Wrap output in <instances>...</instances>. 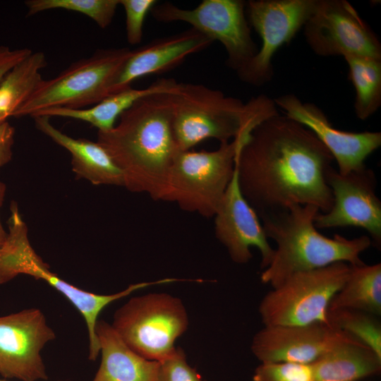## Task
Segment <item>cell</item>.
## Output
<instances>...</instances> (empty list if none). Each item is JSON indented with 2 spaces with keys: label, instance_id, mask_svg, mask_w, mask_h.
Wrapping results in <instances>:
<instances>
[{
  "label": "cell",
  "instance_id": "cell-27",
  "mask_svg": "<svg viewBox=\"0 0 381 381\" xmlns=\"http://www.w3.org/2000/svg\"><path fill=\"white\" fill-rule=\"evenodd\" d=\"M28 16L49 9L62 8L81 13L104 29L111 23L119 0H28Z\"/></svg>",
  "mask_w": 381,
  "mask_h": 381
},
{
  "label": "cell",
  "instance_id": "cell-29",
  "mask_svg": "<svg viewBox=\"0 0 381 381\" xmlns=\"http://www.w3.org/2000/svg\"><path fill=\"white\" fill-rule=\"evenodd\" d=\"M156 381H205L186 361V354L179 348L167 358L159 361Z\"/></svg>",
  "mask_w": 381,
  "mask_h": 381
},
{
  "label": "cell",
  "instance_id": "cell-33",
  "mask_svg": "<svg viewBox=\"0 0 381 381\" xmlns=\"http://www.w3.org/2000/svg\"><path fill=\"white\" fill-rule=\"evenodd\" d=\"M6 193V185L0 182V208L4 202ZM7 233L5 231L1 221H0V248L6 240Z\"/></svg>",
  "mask_w": 381,
  "mask_h": 381
},
{
  "label": "cell",
  "instance_id": "cell-5",
  "mask_svg": "<svg viewBox=\"0 0 381 381\" xmlns=\"http://www.w3.org/2000/svg\"><path fill=\"white\" fill-rule=\"evenodd\" d=\"M10 210L8 233L0 248V284L19 274H27L36 279L44 280L61 293L83 317L88 332V359L96 361L100 353V346L95 329L103 309L135 291L150 285L161 284L162 281L131 284L124 290L110 295L97 294L79 289L52 272L49 266L36 253L29 241L27 225L16 202H11Z\"/></svg>",
  "mask_w": 381,
  "mask_h": 381
},
{
  "label": "cell",
  "instance_id": "cell-9",
  "mask_svg": "<svg viewBox=\"0 0 381 381\" xmlns=\"http://www.w3.org/2000/svg\"><path fill=\"white\" fill-rule=\"evenodd\" d=\"M126 344L150 361H161L176 349L188 326L182 301L165 293L131 298L114 313L111 325Z\"/></svg>",
  "mask_w": 381,
  "mask_h": 381
},
{
  "label": "cell",
  "instance_id": "cell-3",
  "mask_svg": "<svg viewBox=\"0 0 381 381\" xmlns=\"http://www.w3.org/2000/svg\"><path fill=\"white\" fill-rule=\"evenodd\" d=\"M320 210L312 205H291L287 209L261 217L268 238L277 245L260 280L274 288L291 274L344 262L362 265L360 255L371 244L368 236L352 239L339 234L328 238L314 225Z\"/></svg>",
  "mask_w": 381,
  "mask_h": 381
},
{
  "label": "cell",
  "instance_id": "cell-21",
  "mask_svg": "<svg viewBox=\"0 0 381 381\" xmlns=\"http://www.w3.org/2000/svg\"><path fill=\"white\" fill-rule=\"evenodd\" d=\"M315 381H363L381 372V357L352 337L311 363Z\"/></svg>",
  "mask_w": 381,
  "mask_h": 381
},
{
  "label": "cell",
  "instance_id": "cell-11",
  "mask_svg": "<svg viewBox=\"0 0 381 381\" xmlns=\"http://www.w3.org/2000/svg\"><path fill=\"white\" fill-rule=\"evenodd\" d=\"M318 0H250L246 13L250 26L262 40L255 56L237 73L243 83L254 86L270 82L274 75L272 59L303 28Z\"/></svg>",
  "mask_w": 381,
  "mask_h": 381
},
{
  "label": "cell",
  "instance_id": "cell-20",
  "mask_svg": "<svg viewBox=\"0 0 381 381\" xmlns=\"http://www.w3.org/2000/svg\"><path fill=\"white\" fill-rule=\"evenodd\" d=\"M95 332L102 359L92 381H156L159 361L135 353L103 320L97 321Z\"/></svg>",
  "mask_w": 381,
  "mask_h": 381
},
{
  "label": "cell",
  "instance_id": "cell-10",
  "mask_svg": "<svg viewBox=\"0 0 381 381\" xmlns=\"http://www.w3.org/2000/svg\"><path fill=\"white\" fill-rule=\"evenodd\" d=\"M246 2L241 0H202L193 8L172 3H157L150 11L159 22H183L224 47L226 64L239 73L255 56L258 48L252 39L246 16Z\"/></svg>",
  "mask_w": 381,
  "mask_h": 381
},
{
  "label": "cell",
  "instance_id": "cell-30",
  "mask_svg": "<svg viewBox=\"0 0 381 381\" xmlns=\"http://www.w3.org/2000/svg\"><path fill=\"white\" fill-rule=\"evenodd\" d=\"M157 4L156 0H119L126 13V38L130 44L141 42L145 19Z\"/></svg>",
  "mask_w": 381,
  "mask_h": 381
},
{
  "label": "cell",
  "instance_id": "cell-13",
  "mask_svg": "<svg viewBox=\"0 0 381 381\" xmlns=\"http://www.w3.org/2000/svg\"><path fill=\"white\" fill-rule=\"evenodd\" d=\"M327 182L333 204L326 213H319L314 221L316 229L356 226L365 229L371 244L381 246V201L376 195L374 171L366 167L346 174L332 167Z\"/></svg>",
  "mask_w": 381,
  "mask_h": 381
},
{
  "label": "cell",
  "instance_id": "cell-8",
  "mask_svg": "<svg viewBox=\"0 0 381 381\" xmlns=\"http://www.w3.org/2000/svg\"><path fill=\"white\" fill-rule=\"evenodd\" d=\"M350 272L344 262L294 273L262 299L259 313L264 325L329 324L331 301Z\"/></svg>",
  "mask_w": 381,
  "mask_h": 381
},
{
  "label": "cell",
  "instance_id": "cell-1",
  "mask_svg": "<svg viewBox=\"0 0 381 381\" xmlns=\"http://www.w3.org/2000/svg\"><path fill=\"white\" fill-rule=\"evenodd\" d=\"M333 162L312 131L278 113L250 132L235 163L241 190L261 217L291 205L327 212L333 195L327 174Z\"/></svg>",
  "mask_w": 381,
  "mask_h": 381
},
{
  "label": "cell",
  "instance_id": "cell-6",
  "mask_svg": "<svg viewBox=\"0 0 381 381\" xmlns=\"http://www.w3.org/2000/svg\"><path fill=\"white\" fill-rule=\"evenodd\" d=\"M249 135L222 143L212 151H179L162 201L175 202L205 217H214L233 177L236 155Z\"/></svg>",
  "mask_w": 381,
  "mask_h": 381
},
{
  "label": "cell",
  "instance_id": "cell-18",
  "mask_svg": "<svg viewBox=\"0 0 381 381\" xmlns=\"http://www.w3.org/2000/svg\"><path fill=\"white\" fill-rule=\"evenodd\" d=\"M213 42L202 32L190 28L132 50L111 85L110 95L131 87V83L139 78L173 69L189 56L208 48Z\"/></svg>",
  "mask_w": 381,
  "mask_h": 381
},
{
  "label": "cell",
  "instance_id": "cell-16",
  "mask_svg": "<svg viewBox=\"0 0 381 381\" xmlns=\"http://www.w3.org/2000/svg\"><path fill=\"white\" fill-rule=\"evenodd\" d=\"M214 217L215 236L234 262H248L252 258L250 248L255 247L261 254V269L270 265L274 249L268 242L258 214L241 190L236 163L233 177Z\"/></svg>",
  "mask_w": 381,
  "mask_h": 381
},
{
  "label": "cell",
  "instance_id": "cell-2",
  "mask_svg": "<svg viewBox=\"0 0 381 381\" xmlns=\"http://www.w3.org/2000/svg\"><path fill=\"white\" fill-rule=\"evenodd\" d=\"M173 92L140 99L119 116L111 130L97 133V142L121 171L124 187L147 193L154 200H162L179 151L172 128Z\"/></svg>",
  "mask_w": 381,
  "mask_h": 381
},
{
  "label": "cell",
  "instance_id": "cell-26",
  "mask_svg": "<svg viewBox=\"0 0 381 381\" xmlns=\"http://www.w3.org/2000/svg\"><path fill=\"white\" fill-rule=\"evenodd\" d=\"M378 317L357 310H328L329 323L373 350L381 357V323Z\"/></svg>",
  "mask_w": 381,
  "mask_h": 381
},
{
  "label": "cell",
  "instance_id": "cell-35",
  "mask_svg": "<svg viewBox=\"0 0 381 381\" xmlns=\"http://www.w3.org/2000/svg\"><path fill=\"white\" fill-rule=\"evenodd\" d=\"M363 381H365V380H363Z\"/></svg>",
  "mask_w": 381,
  "mask_h": 381
},
{
  "label": "cell",
  "instance_id": "cell-4",
  "mask_svg": "<svg viewBox=\"0 0 381 381\" xmlns=\"http://www.w3.org/2000/svg\"><path fill=\"white\" fill-rule=\"evenodd\" d=\"M278 114L274 100L260 95L247 103L202 84L179 83L172 92V128L179 151L207 139L222 143L249 134Z\"/></svg>",
  "mask_w": 381,
  "mask_h": 381
},
{
  "label": "cell",
  "instance_id": "cell-22",
  "mask_svg": "<svg viewBox=\"0 0 381 381\" xmlns=\"http://www.w3.org/2000/svg\"><path fill=\"white\" fill-rule=\"evenodd\" d=\"M174 78H159L151 85L140 89L128 87L111 95L93 107L88 109H71L54 107L37 112L35 116L68 117L81 120L97 128L98 131L111 130L116 124L119 116L140 99L157 93L171 92L177 87Z\"/></svg>",
  "mask_w": 381,
  "mask_h": 381
},
{
  "label": "cell",
  "instance_id": "cell-23",
  "mask_svg": "<svg viewBox=\"0 0 381 381\" xmlns=\"http://www.w3.org/2000/svg\"><path fill=\"white\" fill-rule=\"evenodd\" d=\"M348 308L381 315V264L351 265L349 274L328 310Z\"/></svg>",
  "mask_w": 381,
  "mask_h": 381
},
{
  "label": "cell",
  "instance_id": "cell-28",
  "mask_svg": "<svg viewBox=\"0 0 381 381\" xmlns=\"http://www.w3.org/2000/svg\"><path fill=\"white\" fill-rule=\"evenodd\" d=\"M253 381H315L311 364L264 362L255 369Z\"/></svg>",
  "mask_w": 381,
  "mask_h": 381
},
{
  "label": "cell",
  "instance_id": "cell-32",
  "mask_svg": "<svg viewBox=\"0 0 381 381\" xmlns=\"http://www.w3.org/2000/svg\"><path fill=\"white\" fill-rule=\"evenodd\" d=\"M15 128L8 121L0 123V167L9 162L12 158Z\"/></svg>",
  "mask_w": 381,
  "mask_h": 381
},
{
  "label": "cell",
  "instance_id": "cell-14",
  "mask_svg": "<svg viewBox=\"0 0 381 381\" xmlns=\"http://www.w3.org/2000/svg\"><path fill=\"white\" fill-rule=\"evenodd\" d=\"M55 338L40 309L0 316V375L22 381L47 380L40 352Z\"/></svg>",
  "mask_w": 381,
  "mask_h": 381
},
{
  "label": "cell",
  "instance_id": "cell-7",
  "mask_svg": "<svg viewBox=\"0 0 381 381\" xmlns=\"http://www.w3.org/2000/svg\"><path fill=\"white\" fill-rule=\"evenodd\" d=\"M132 50L128 47L97 49L50 80H42L14 117L31 116L54 107L80 109L110 95L111 85Z\"/></svg>",
  "mask_w": 381,
  "mask_h": 381
},
{
  "label": "cell",
  "instance_id": "cell-24",
  "mask_svg": "<svg viewBox=\"0 0 381 381\" xmlns=\"http://www.w3.org/2000/svg\"><path fill=\"white\" fill-rule=\"evenodd\" d=\"M47 66L43 52H32L13 68L0 83V123L13 116L42 80Z\"/></svg>",
  "mask_w": 381,
  "mask_h": 381
},
{
  "label": "cell",
  "instance_id": "cell-25",
  "mask_svg": "<svg viewBox=\"0 0 381 381\" xmlns=\"http://www.w3.org/2000/svg\"><path fill=\"white\" fill-rule=\"evenodd\" d=\"M344 58L349 67V78L355 89L356 116L365 120L381 106V59L360 56Z\"/></svg>",
  "mask_w": 381,
  "mask_h": 381
},
{
  "label": "cell",
  "instance_id": "cell-17",
  "mask_svg": "<svg viewBox=\"0 0 381 381\" xmlns=\"http://www.w3.org/2000/svg\"><path fill=\"white\" fill-rule=\"evenodd\" d=\"M350 336L325 323L265 325L253 337L251 350L261 363L311 364L336 344Z\"/></svg>",
  "mask_w": 381,
  "mask_h": 381
},
{
  "label": "cell",
  "instance_id": "cell-12",
  "mask_svg": "<svg viewBox=\"0 0 381 381\" xmlns=\"http://www.w3.org/2000/svg\"><path fill=\"white\" fill-rule=\"evenodd\" d=\"M303 31L306 42L317 55L381 59L377 35L346 0H318Z\"/></svg>",
  "mask_w": 381,
  "mask_h": 381
},
{
  "label": "cell",
  "instance_id": "cell-31",
  "mask_svg": "<svg viewBox=\"0 0 381 381\" xmlns=\"http://www.w3.org/2000/svg\"><path fill=\"white\" fill-rule=\"evenodd\" d=\"M32 53V51L28 48L12 49L6 46H0V83L13 68Z\"/></svg>",
  "mask_w": 381,
  "mask_h": 381
},
{
  "label": "cell",
  "instance_id": "cell-34",
  "mask_svg": "<svg viewBox=\"0 0 381 381\" xmlns=\"http://www.w3.org/2000/svg\"><path fill=\"white\" fill-rule=\"evenodd\" d=\"M0 381H6V380H1V379H0Z\"/></svg>",
  "mask_w": 381,
  "mask_h": 381
},
{
  "label": "cell",
  "instance_id": "cell-15",
  "mask_svg": "<svg viewBox=\"0 0 381 381\" xmlns=\"http://www.w3.org/2000/svg\"><path fill=\"white\" fill-rule=\"evenodd\" d=\"M273 100L286 116L313 133L331 153L341 174L365 168L366 158L381 145L380 132L340 131L316 104L303 102L294 94H285Z\"/></svg>",
  "mask_w": 381,
  "mask_h": 381
},
{
  "label": "cell",
  "instance_id": "cell-19",
  "mask_svg": "<svg viewBox=\"0 0 381 381\" xmlns=\"http://www.w3.org/2000/svg\"><path fill=\"white\" fill-rule=\"evenodd\" d=\"M32 118L39 131L71 153L72 170L78 178L87 179L93 185L124 186L121 171L97 142L68 136L55 128L49 116Z\"/></svg>",
  "mask_w": 381,
  "mask_h": 381
}]
</instances>
